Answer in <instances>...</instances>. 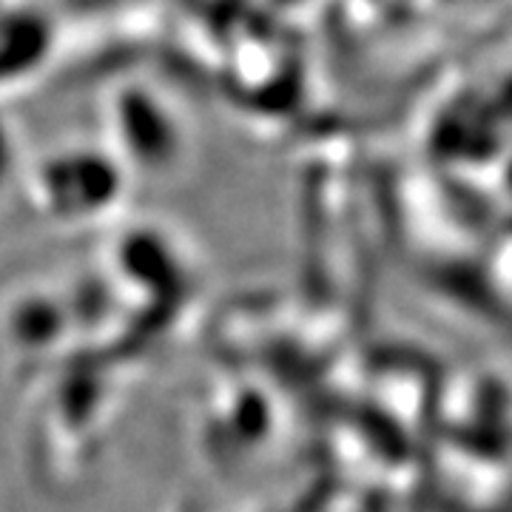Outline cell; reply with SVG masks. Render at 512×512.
I'll use <instances>...</instances> for the list:
<instances>
[{
    "instance_id": "3957f363",
    "label": "cell",
    "mask_w": 512,
    "mask_h": 512,
    "mask_svg": "<svg viewBox=\"0 0 512 512\" xmlns=\"http://www.w3.org/2000/svg\"><path fill=\"white\" fill-rule=\"evenodd\" d=\"M26 165H23V151H20V137L12 120L0 111V194L15 183L23 180Z\"/></svg>"
},
{
    "instance_id": "6da1fadb",
    "label": "cell",
    "mask_w": 512,
    "mask_h": 512,
    "mask_svg": "<svg viewBox=\"0 0 512 512\" xmlns=\"http://www.w3.org/2000/svg\"><path fill=\"white\" fill-rule=\"evenodd\" d=\"M126 168L103 146H63L43 154L23 174L35 208L52 222L80 225L114 211L126 188Z\"/></svg>"
},
{
    "instance_id": "7a4b0ae2",
    "label": "cell",
    "mask_w": 512,
    "mask_h": 512,
    "mask_svg": "<svg viewBox=\"0 0 512 512\" xmlns=\"http://www.w3.org/2000/svg\"><path fill=\"white\" fill-rule=\"evenodd\" d=\"M100 143L126 168L128 177L157 174L174 163L180 146L177 111L143 80L111 83L100 97Z\"/></svg>"
}]
</instances>
